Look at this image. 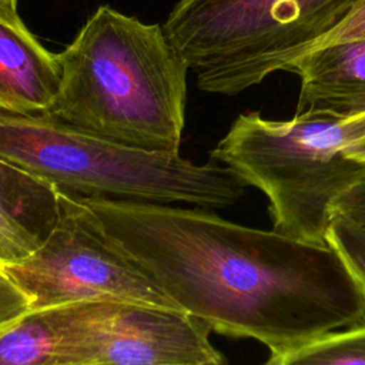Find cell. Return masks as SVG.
<instances>
[{
	"label": "cell",
	"instance_id": "1",
	"mask_svg": "<svg viewBox=\"0 0 365 365\" xmlns=\"http://www.w3.org/2000/svg\"><path fill=\"white\" fill-rule=\"evenodd\" d=\"M123 247L180 309L274 356L365 324V291L328 242L245 227L202 207L147 202Z\"/></svg>",
	"mask_w": 365,
	"mask_h": 365
},
{
	"label": "cell",
	"instance_id": "2",
	"mask_svg": "<svg viewBox=\"0 0 365 365\" xmlns=\"http://www.w3.org/2000/svg\"><path fill=\"white\" fill-rule=\"evenodd\" d=\"M57 57L60 87L46 115L127 147L180 153L188 67L163 24L104 4Z\"/></svg>",
	"mask_w": 365,
	"mask_h": 365
},
{
	"label": "cell",
	"instance_id": "3",
	"mask_svg": "<svg viewBox=\"0 0 365 365\" xmlns=\"http://www.w3.org/2000/svg\"><path fill=\"white\" fill-rule=\"evenodd\" d=\"M210 157L267 195L272 230L327 244L336 200L365 177V114H240Z\"/></svg>",
	"mask_w": 365,
	"mask_h": 365
},
{
	"label": "cell",
	"instance_id": "4",
	"mask_svg": "<svg viewBox=\"0 0 365 365\" xmlns=\"http://www.w3.org/2000/svg\"><path fill=\"white\" fill-rule=\"evenodd\" d=\"M0 158L78 197L227 207L247 187L212 160L195 164L180 153L127 147L46 114L0 111Z\"/></svg>",
	"mask_w": 365,
	"mask_h": 365
},
{
	"label": "cell",
	"instance_id": "5",
	"mask_svg": "<svg viewBox=\"0 0 365 365\" xmlns=\"http://www.w3.org/2000/svg\"><path fill=\"white\" fill-rule=\"evenodd\" d=\"M361 0H180L163 23L201 91L237 96L335 29Z\"/></svg>",
	"mask_w": 365,
	"mask_h": 365
},
{
	"label": "cell",
	"instance_id": "6",
	"mask_svg": "<svg viewBox=\"0 0 365 365\" xmlns=\"http://www.w3.org/2000/svg\"><path fill=\"white\" fill-rule=\"evenodd\" d=\"M57 218L26 258L3 265L30 311L107 301L181 311L104 232L81 197L57 190Z\"/></svg>",
	"mask_w": 365,
	"mask_h": 365
},
{
	"label": "cell",
	"instance_id": "7",
	"mask_svg": "<svg viewBox=\"0 0 365 365\" xmlns=\"http://www.w3.org/2000/svg\"><path fill=\"white\" fill-rule=\"evenodd\" d=\"M58 365H205L225 361L211 329L177 309L78 302L57 307Z\"/></svg>",
	"mask_w": 365,
	"mask_h": 365
},
{
	"label": "cell",
	"instance_id": "8",
	"mask_svg": "<svg viewBox=\"0 0 365 365\" xmlns=\"http://www.w3.org/2000/svg\"><path fill=\"white\" fill-rule=\"evenodd\" d=\"M282 71L299 77L297 114L344 120L365 114V37L309 48Z\"/></svg>",
	"mask_w": 365,
	"mask_h": 365
},
{
	"label": "cell",
	"instance_id": "9",
	"mask_svg": "<svg viewBox=\"0 0 365 365\" xmlns=\"http://www.w3.org/2000/svg\"><path fill=\"white\" fill-rule=\"evenodd\" d=\"M61 78L56 53L26 27L0 20V111L44 114Z\"/></svg>",
	"mask_w": 365,
	"mask_h": 365
},
{
	"label": "cell",
	"instance_id": "10",
	"mask_svg": "<svg viewBox=\"0 0 365 365\" xmlns=\"http://www.w3.org/2000/svg\"><path fill=\"white\" fill-rule=\"evenodd\" d=\"M57 188L0 158V265L29 257L57 218Z\"/></svg>",
	"mask_w": 365,
	"mask_h": 365
},
{
	"label": "cell",
	"instance_id": "11",
	"mask_svg": "<svg viewBox=\"0 0 365 365\" xmlns=\"http://www.w3.org/2000/svg\"><path fill=\"white\" fill-rule=\"evenodd\" d=\"M57 309L29 311L0 331V365H57Z\"/></svg>",
	"mask_w": 365,
	"mask_h": 365
},
{
	"label": "cell",
	"instance_id": "12",
	"mask_svg": "<svg viewBox=\"0 0 365 365\" xmlns=\"http://www.w3.org/2000/svg\"><path fill=\"white\" fill-rule=\"evenodd\" d=\"M264 365H365V324L329 332Z\"/></svg>",
	"mask_w": 365,
	"mask_h": 365
},
{
	"label": "cell",
	"instance_id": "13",
	"mask_svg": "<svg viewBox=\"0 0 365 365\" xmlns=\"http://www.w3.org/2000/svg\"><path fill=\"white\" fill-rule=\"evenodd\" d=\"M327 242L341 254L365 291V228L334 214Z\"/></svg>",
	"mask_w": 365,
	"mask_h": 365
},
{
	"label": "cell",
	"instance_id": "14",
	"mask_svg": "<svg viewBox=\"0 0 365 365\" xmlns=\"http://www.w3.org/2000/svg\"><path fill=\"white\" fill-rule=\"evenodd\" d=\"M30 311V301L0 265V331Z\"/></svg>",
	"mask_w": 365,
	"mask_h": 365
},
{
	"label": "cell",
	"instance_id": "15",
	"mask_svg": "<svg viewBox=\"0 0 365 365\" xmlns=\"http://www.w3.org/2000/svg\"><path fill=\"white\" fill-rule=\"evenodd\" d=\"M361 37H365V0H361L335 29L322 36L311 48Z\"/></svg>",
	"mask_w": 365,
	"mask_h": 365
},
{
	"label": "cell",
	"instance_id": "16",
	"mask_svg": "<svg viewBox=\"0 0 365 365\" xmlns=\"http://www.w3.org/2000/svg\"><path fill=\"white\" fill-rule=\"evenodd\" d=\"M334 214L365 228V177L336 200Z\"/></svg>",
	"mask_w": 365,
	"mask_h": 365
},
{
	"label": "cell",
	"instance_id": "17",
	"mask_svg": "<svg viewBox=\"0 0 365 365\" xmlns=\"http://www.w3.org/2000/svg\"><path fill=\"white\" fill-rule=\"evenodd\" d=\"M0 20L11 24L23 23L17 11V0H0Z\"/></svg>",
	"mask_w": 365,
	"mask_h": 365
},
{
	"label": "cell",
	"instance_id": "18",
	"mask_svg": "<svg viewBox=\"0 0 365 365\" xmlns=\"http://www.w3.org/2000/svg\"><path fill=\"white\" fill-rule=\"evenodd\" d=\"M205 365H228L227 361H222V362H215V364H205Z\"/></svg>",
	"mask_w": 365,
	"mask_h": 365
}]
</instances>
